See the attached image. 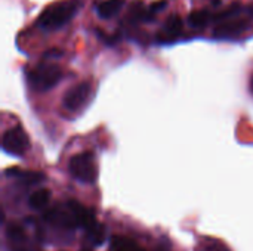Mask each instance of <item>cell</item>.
<instances>
[{
    "instance_id": "obj_1",
    "label": "cell",
    "mask_w": 253,
    "mask_h": 251,
    "mask_svg": "<svg viewBox=\"0 0 253 251\" xmlns=\"http://www.w3.org/2000/svg\"><path fill=\"white\" fill-rule=\"evenodd\" d=\"M82 6L80 0H61L43 9L37 18V25L44 31H53L65 25Z\"/></svg>"
},
{
    "instance_id": "obj_2",
    "label": "cell",
    "mask_w": 253,
    "mask_h": 251,
    "mask_svg": "<svg viewBox=\"0 0 253 251\" xmlns=\"http://www.w3.org/2000/svg\"><path fill=\"white\" fill-rule=\"evenodd\" d=\"M62 71L56 64H40L28 74L30 86L37 92H46L58 84Z\"/></svg>"
},
{
    "instance_id": "obj_3",
    "label": "cell",
    "mask_w": 253,
    "mask_h": 251,
    "mask_svg": "<svg viewBox=\"0 0 253 251\" xmlns=\"http://www.w3.org/2000/svg\"><path fill=\"white\" fill-rule=\"evenodd\" d=\"M70 173L82 182H86V183L95 182L98 176V170H96L92 154L82 152V154L74 155L70 161Z\"/></svg>"
},
{
    "instance_id": "obj_4",
    "label": "cell",
    "mask_w": 253,
    "mask_h": 251,
    "mask_svg": "<svg viewBox=\"0 0 253 251\" xmlns=\"http://www.w3.org/2000/svg\"><path fill=\"white\" fill-rule=\"evenodd\" d=\"M1 146H3L4 152L15 155V157H21L28 151L30 139H28L27 133L24 132V129L16 126V127H12L7 132H4L3 139H1Z\"/></svg>"
},
{
    "instance_id": "obj_5",
    "label": "cell",
    "mask_w": 253,
    "mask_h": 251,
    "mask_svg": "<svg viewBox=\"0 0 253 251\" xmlns=\"http://www.w3.org/2000/svg\"><path fill=\"white\" fill-rule=\"evenodd\" d=\"M252 25V18H231L227 21L219 22L215 30H213V36L216 38H236L239 36H242L243 33L248 31V28Z\"/></svg>"
},
{
    "instance_id": "obj_6",
    "label": "cell",
    "mask_w": 253,
    "mask_h": 251,
    "mask_svg": "<svg viewBox=\"0 0 253 251\" xmlns=\"http://www.w3.org/2000/svg\"><path fill=\"white\" fill-rule=\"evenodd\" d=\"M89 95H90V84L86 81L79 83L64 95L62 105L68 111H77L86 104V101L89 99Z\"/></svg>"
},
{
    "instance_id": "obj_7",
    "label": "cell",
    "mask_w": 253,
    "mask_h": 251,
    "mask_svg": "<svg viewBox=\"0 0 253 251\" xmlns=\"http://www.w3.org/2000/svg\"><path fill=\"white\" fill-rule=\"evenodd\" d=\"M181 33H182V19H181L179 15L172 13L166 19L165 27L157 34V40L162 41V43H170V41L176 40Z\"/></svg>"
},
{
    "instance_id": "obj_8",
    "label": "cell",
    "mask_w": 253,
    "mask_h": 251,
    "mask_svg": "<svg viewBox=\"0 0 253 251\" xmlns=\"http://www.w3.org/2000/svg\"><path fill=\"white\" fill-rule=\"evenodd\" d=\"M154 18V15L150 13L148 7L144 6V3L141 0H135L130 6H129V10L125 16V24H129V25H135L138 22H147V21H151Z\"/></svg>"
},
{
    "instance_id": "obj_9",
    "label": "cell",
    "mask_w": 253,
    "mask_h": 251,
    "mask_svg": "<svg viewBox=\"0 0 253 251\" xmlns=\"http://www.w3.org/2000/svg\"><path fill=\"white\" fill-rule=\"evenodd\" d=\"M123 6H125V0H104L96 4V12L101 18L110 19L116 16Z\"/></svg>"
},
{
    "instance_id": "obj_10",
    "label": "cell",
    "mask_w": 253,
    "mask_h": 251,
    "mask_svg": "<svg viewBox=\"0 0 253 251\" xmlns=\"http://www.w3.org/2000/svg\"><path fill=\"white\" fill-rule=\"evenodd\" d=\"M6 175L7 176H15V178H19V180H22L24 183L27 185H37V183H42L44 182V175L40 173V172H22L16 167H12V169H7L6 170Z\"/></svg>"
},
{
    "instance_id": "obj_11",
    "label": "cell",
    "mask_w": 253,
    "mask_h": 251,
    "mask_svg": "<svg viewBox=\"0 0 253 251\" xmlns=\"http://www.w3.org/2000/svg\"><path fill=\"white\" fill-rule=\"evenodd\" d=\"M211 21H213V15L209 10H194L188 16V24L193 28H203Z\"/></svg>"
},
{
    "instance_id": "obj_12",
    "label": "cell",
    "mask_w": 253,
    "mask_h": 251,
    "mask_svg": "<svg viewBox=\"0 0 253 251\" xmlns=\"http://www.w3.org/2000/svg\"><path fill=\"white\" fill-rule=\"evenodd\" d=\"M49 200H50V192L47 189H39V191H34L30 195L28 204L34 210H42L49 204Z\"/></svg>"
},
{
    "instance_id": "obj_13",
    "label": "cell",
    "mask_w": 253,
    "mask_h": 251,
    "mask_svg": "<svg viewBox=\"0 0 253 251\" xmlns=\"http://www.w3.org/2000/svg\"><path fill=\"white\" fill-rule=\"evenodd\" d=\"M86 232H87L89 238L92 240V243H93L95 246H99V244H102V243H104L105 231H104L102 225H101V223H98L96 220H95V222H92V223L86 228Z\"/></svg>"
},
{
    "instance_id": "obj_14",
    "label": "cell",
    "mask_w": 253,
    "mask_h": 251,
    "mask_svg": "<svg viewBox=\"0 0 253 251\" xmlns=\"http://www.w3.org/2000/svg\"><path fill=\"white\" fill-rule=\"evenodd\" d=\"M7 237L10 241H15V243H19L25 238V234H24V229L18 225H10L7 226Z\"/></svg>"
},
{
    "instance_id": "obj_15",
    "label": "cell",
    "mask_w": 253,
    "mask_h": 251,
    "mask_svg": "<svg viewBox=\"0 0 253 251\" xmlns=\"http://www.w3.org/2000/svg\"><path fill=\"white\" fill-rule=\"evenodd\" d=\"M202 251H230V250H228V247H227V246H224L222 243L212 240V241H208V243L203 246V250Z\"/></svg>"
},
{
    "instance_id": "obj_16",
    "label": "cell",
    "mask_w": 253,
    "mask_h": 251,
    "mask_svg": "<svg viewBox=\"0 0 253 251\" xmlns=\"http://www.w3.org/2000/svg\"><path fill=\"white\" fill-rule=\"evenodd\" d=\"M166 0H159V1H154V3H151L150 6H148V10H150V13L151 15H154L156 16V13L157 12H160V10H163L165 7H166Z\"/></svg>"
},
{
    "instance_id": "obj_17",
    "label": "cell",
    "mask_w": 253,
    "mask_h": 251,
    "mask_svg": "<svg viewBox=\"0 0 253 251\" xmlns=\"http://www.w3.org/2000/svg\"><path fill=\"white\" fill-rule=\"evenodd\" d=\"M246 12H248V15H249V16L253 19V1L249 4V6H248V7H246Z\"/></svg>"
},
{
    "instance_id": "obj_18",
    "label": "cell",
    "mask_w": 253,
    "mask_h": 251,
    "mask_svg": "<svg viewBox=\"0 0 253 251\" xmlns=\"http://www.w3.org/2000/svg\"><path fill=\"white\" fill-rule=\"evenodd\" d=\"M251 92L253 93V75H252V78H251Z\"/></svg>"
}]
</instances>
